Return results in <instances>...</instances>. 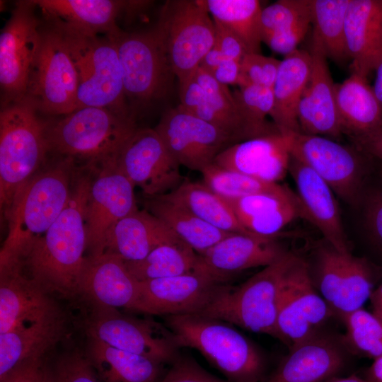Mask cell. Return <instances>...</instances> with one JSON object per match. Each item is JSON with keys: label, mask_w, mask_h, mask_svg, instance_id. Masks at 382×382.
I'll return each mask as SVG.
<instances>
[{"label": "cell", "mask_w": 382, "mask_h": 382, "mask_svg": "<svg viewBox=\"0 0 382 382\" xmlns=\"http://www.w3.org/2000/svg\"><path fill=\"white\" fill-rule=\"evenodd\" d=\"M91 182L89 176L79 178L64 210L21 260L30 277L48 291L66 297L79 294L87 259L85 211Z\"/></svg>", "instance_id": "6da1fadb"}, {"label": "cell", "mask_w": 382, "mask_h": 382, "mask_svg": "<svg viewBox=\"0 0 382 382\" xmlns=\"http://www.w3.org/2000/svg\"><path fill=\"white\" fill-rule=\"evenodd\" d=\"M75 159L64 158L35 173L16 194L4 213L8 233L0 252V266L21 261L67 204Z\"/></svg>", "instance_id": "7a4b0ae2"}, {"label": "cell", "mask_w": 382, "mask_h": 382, "mask_svg": "<svg viewBox=\"0 0 382 382\" xmlns=\"http://www.w3.org/2000/svg\"><path fill=\"white\" fill-rule=\"evenodd\" d=\"M50 22L59 32L77 71L76 109L105 108L133 117L126 103L122 69L113 36H100L58 20L50 19Z\"/></svg>", "instance_id": "3957f363"}, {"label": "cell", "mask_w": 382, "mask_h": 382, "mask_svg": "<svg viewBox=\"0 0 382 382\" xmlns=\"http://www.w3.org/2000/svg\"><path fill=\"white\" fill-rule=\"evenodd\" d=\"M180 348L197 350L230 382H258L265 361L247 337L223 320L198 314L165 316Z\"/></svg>", "instance_id": "277c9868"}, {"label": "cell", "mask_w": 382, "mask_h": 382, "mask_svg": "<svg viewBox=\"0 0 382 382\" xmlns=\"http://www.w3.org/2000/svg\"><path fill=\"white\" fill-rule=\"evenodd\" d=\"M0 112V204L4 213L17 192L35 174L50 151L47 124L25 96L2 105Z\"/></svg>", "instance_id": "5b68a950"}, {"label": "cell", "mask_w": 382, "mask_h": 382, "mask_svg": "<svg viewBox=\"0 0 382 382\" xmlns=\"http://www.w3.org/2000/svg\"><path fill=\"white\" fill-rule=\"evenodd\" d=\"M132 116L98 107H82L47 125L50 151L90 165L115 161L137 130Z\"/></svg>", "instance_id": "8992f818"}, {"label": "cell", "mask_w": 382, "mask_h": 382, "mask_svg": "<svg viewBox=\"0 0 382 382\" xmlns=\"http://www.w3.org/2000/svg\"><path fill=\"white\" fill-rule=\"evenodd\" d=\"M297 256L285 252L243 283L226 284L200 314L278 339L277 313L283 281Z\"/></svg>", "instance_id": "52a82bcc"}, {"label": "cell", "mask_w": 382, "mask_h": 382, "mask_svg": "<svg viewBox=\"0 0 382 382\" xmlns=\"http://www.w3.org/2000/svg\"><path fill=\"white\" fill-rule=\"evenodd\" d=\"M291 156L318 175L344 202L357 204L368 173V156L353 145L301 132L282 133Z\"/></svg>", "instance_id": "ba28073f"}, {"label": "cell", "mask_w": 382, "mask_h": 382, "mask_svg": "<svg viewBox=\"0 0 382 382\" xmlns=\"http://www.w3.org/2000/svg\"><path fill=\"white\" fill-rule=\"evenodd\" d=\"M155 30L178 82L195 71L214 44V22L202 0L166 1Z\"/></svg>", "instance_id": "9c48e42d"}, {"label": "cell", "mask_w": 382, "mask_h": 382, "mask_svg": "<svg viewBox=\"0 0 382 382\" xmlns=\"http://www.w3.org/2000/svg\"><path fill=\"white\" fill-rule=\"evenodd\" d=\"M121 66L126 98L146 103L163 97L175 76L156 30L112 35Z\"/></svg>", "instance_id": "30bf717a"}, {"label": "cell", "mask_w": 382, "mask_h": 382, "mask_svg": "<svg viewBox=\"0 0 382 382\" xmlns=\"http://www.w3.org/2000/svg\"><path fill=\"white\" fill-rule=\"evenodd\" d=\"M33 1L16 3L0 35L1 105L27 96L42 42V28Z\"/></svg>", "instance_id": "8fae6325"}, {"label": "cell", "mask_w": 382, "mask_h": 382, "mask_svg": "<svg viewBox=\"0 0 382 382\" xmlns=\"http://www.w3.org/2000/svg\"><path fill=\"white\" fill-rule=\"evenodd\" d=\"M78 74L57 29L50 22L42 28V42L33 69L28 93L38 110L65 115L76 108Z\"/></svg>", "instance_id": "7c38bea8"}, {"label": "cell", "mask_w": 382, "mask_h": 382, "mask_svg": "<svg viewBox=\"0 0 382 382\" xmlns=\"http://www.w3.org/2000/svg\"><path fill=\"white\" fill-rule=\"evenodd\" d=\"M96 311L86 322L88 337L163 364H172L180 355L175 335L165 324L124 315L115 308Z\"/></svg>", "instance_id": "4fadbf2b"}, {"label": "cell", "mask_w": 382, "mask_h": 382, "mask_svg": "<svg viewBox=\"0 0 382 382\" xmlns=\"http://www.w3.org/2000/svg\"><path fill=\"white\" fill-rule=\"evenodd\" d=\"M316 291L308 264L297 256L282 283L277 313L278 339L289 348L318 333L332 314Z\"/></svg>", "instance_id": "5bb4252c"}, {"label": "cell", "mask_w": 382, "mask_h": 382, "mask_svg": "<svg viewBox=\"0 0 382 382\" xmlns=\"http://www.w3.org/2000/svg\"><path fill=\"white\" fill-rule=\"evenodd\" d=\"M154 129L180 166L199 172L236 144L224 131L178 105L166 110Z\"/></svg>", "instance_id": "9a60e30c"}, {"label": "cell", "mask_w": 382, "mask_h": 382, "mask_svg": "<svg viewBox=\"0 0 382 382\" xmlns=\"http://www.w3.org/2000/svg\"><path fill=\"white\" fill-rule=\"evenodd\" d=\"M115 163L148 197L168 194L185 180L180 166L154 129L137 128L121 149Z\"/></svg>", "instance_id": "2e32d148"}, {"label": "cell", "mask_w": 382, "mask_h": 382, "mask_svg": "<svg viewBox=\"0 0 382 382\" xmlns=\"http://www.w3.org/2000/svg\"><path fill=\"white\" fill-rule=\"evenodd\" d=\"M100 166L98 175L91 182L85 211L88 257L103 254L112 228L139 209L134 186L117 167L115 160Z\"/></svg>", "instance_id": "e0dca14e"}, {"label": "cell", "mask_w": 382, "mask_h": 382, "mask_svg": "<svg viewBox=\"0 0 382 382\" xmlns=\"http://www.w3.org/2000/svg\"><path fill=\"white\" fill-rule=\"evenodd\" d=\"M226 284L199 265L186 274L139 281L141 312L164 316L200 314Z\"/></svg>", "instance_id": "ac0fdd59"}, {"label": "cell", "mask_w": 382, "mask_h": 382, "mask_svg": "<svg viewBox=\"0 0 382 382\" xmlns=\"http://www.w3.org/2000/svg\"><path fill=\"white\" fill-rule=\"evenodd\" d=\"M23 270L21 261L0 266V334L64 317L48 291Z\"/></svg>", "instance_id": "d6986e66"}, {"label": "cell", "mask_w": 382, "mask_h": 382, "mask_svg": "<svg viewBox=\"0 0 382 382\" xmlns=\"http://www.w3.org/2000/svg\"><path fill=\"white\" fill-rule=\"evenodd\" d=\"M79 294L96 308H124L141 312L139 281L128 270L125 260L113 253L87 257Z\"/></svg>", "instance_id": "ffe728a7"}, {"label": "cell", "mask_w": 382, "mask_h": 382, "mask_svg": "<svg viewBox=\"0 0 382 382\" xmlns=\"http://www.w3.org/2000/svg\"><path fill=\"white\" fill-rule=\"evenodd\" d=\"M289 173L296 187L303 219L313 224L329 245L342 253H350L335 192L318 175L291 156Z\"/></svg>", "instance_id": "44dd1931"}, {"label": "cell", "mask_w": 382, "mask_h": 382, "mask_svg": "<svg viewBox=\"0 0 382 382\" xmlns=\"http://www.w3.org/2000/svg\"><path fill=\"white\" fill-rule=\"evenodd\" d=\"M312 65L308 82L298 109L301 132L338 141L343 134L338 119L335 86L328 57L314 40L310 51Z\"/></svg>", "instance_id": "7402d4cb"}, {"label": "cell", "mask_w": 382, "mask_h": 382, "mask_svg": "<svg viewBox=\"0 0 382 382\" xmlns=\"http://www.w3.org/2000/svg\"><path fill=\"white\" fill-rule=\"evenodd\" d=\"M285 252L274 238L233 233L199 255V267L228 284L233 275L250 268L267 266Z\"/></svg>", "instance_id": "603a6c76"}, {"label": "cell", "mask_w": 382, "mask_h": 382, "mask_svg": "<svg viewBox=\"0 0 382 382\" xmlns=\"http://www.w3.org/2000/svg\"><path fill=\"white\" fill-rule=\"evenodd\" d=\"M291 154L280 132L256 137L228 147L214 163L258 180L279 183L289 173Z\"/></svg>", "instance_id": "cb8c5ba5"}, {"label": "cell", "mask_w": 382, "mask_h": 382, "mask_svg": "<svg viewBox=\"0 0 382 382\" xmlns=\"http://www.w3.org/2000/svg\"><path fill=\"white\" fill-rule=\"evenodd\" d=\"M345 362L339 345L316 333L290 348L267 382H327L335 378Z\"/></svg>", "instance_id": "d4e9b609"}, {"label": "cell", "mask_w": 382, "mask_h": 382, "mask_svg": "<svg viewBox=\"0 0 382 382\" xmlns=\"http://www.w3.org/2000/svg\"><path fill=\"white\" fill-rule=\"evenodd\" d=\"M345 33L352 72L367 77L382 59V0H350Z\"/></svg>", "instance_id": "484cf974"}, {"label": "cell", "mask_w": 382, "mask_h": 382, "mask_svg": "<svg viewBox=\"0 0 382 382\" xmlns=\"http://www.w3.org/2000/svg\"><path fill=\"white\" fill-rule=\"evenodd\" d=\"M228 202L243 228L261 237L274 238L295 219H303L296 194L286 186Z\"/></svg>", "instance_id": "4316f807"}, {"label": "cell", "mask_w": 382, "mask_h": 382, "mask_svg": "<svg viewBox=\"0 0 382 382\" xmlns=\"http://www.w3.org/2000/svg\"><path fill=\"white\" fill-rule=\"evenodd\" d=\"M335 102L343 134L349 139L382 132V105L367 77L356 72L335 83Z\"/></svg>", "instance_id": "83f0119b"}, {"label": "cell", "mask_w": 382, "mask_h": 382, "mask_svg": "<svg viewBox=\"0 0 382 382\" xmlns=\"http://www.w3.org/2000/svg\"><path fill=\"white\" fill-rule=\"evenodd\" d=\"M180 239L147 209H137L120 220L108 234L105 253L125 261L144 259L158 245Z\"/></svg>", "instance_id": "f1b7e54d"}, {"label": "cell", "mask_w": 382, "mask_h": 382, "mask_svg": "<svg viewBox=\"0 0 382 382\" xmlns=\"http://www.w3.org/2000/svg\"><path fill=\"white\" fill-rule=\"evenodd\" d=\"M46 18L61 21L78 29L100 35H114L121 30L116 19L125 8L141 1L114 0H33Z\"/></svg>", "instance_id": "f546056e"}, {"label": "cell", "mask_w": 382, "mask_h": 382, "mask_svg": "<svg viewBox=\"0 0 382 382\" xmlns=\"http://www.w3.org/2000/svg\"><path fill=\"white\" fill-rule=\"evenodd\" d=\"M311 65L310 52L301 49L281 60L272 87L274 107L270 115L280 133L301 132L298 109L310 78Z\"/></svg>", "instance_id": "4dcf8cb0"}, {"label": "cell", "mask_w": 382, "mask_h": 382, "mask_svg": "<svg viewBox=\"0 0 382 382\" xmlns=\"http://www.w3.org/2000/svg\"><path fill=\"white\" fill-rule=\"evenodd\" d=\"M262 42L284 57L299 49L311 25V0H279L262 8Z\"/></svg>", "instance_id": "1f68e13d"}, {"label": "cell", "mask_w": 382, "mask_h": 382, "mask_svg": "<svg viewBox=\"0 0 382 382\" xmlns=\"http://www.w3.org/2000/svg\"><path fill=\"white\" fill-rule=\"evenodd\" d=\"M64 317L0 334V379L20 365L45 357L62 338Z\"/></svg>", "instance_id": "d6a6232c"}, {"label": "cell", "mask_w": 382, "mask_h": 382, "mask_svg": "<svg viewBox=\"0 0 382 382\" xmlns=\"http://www.w3.org/2000/svg\"><path fill=\"white\" fill-rule=\"evenodd\" d=\"M86 356L101 382H158L163 364L88 337Z\"/></svg>", "instance_id": "836d02e7"}, {"label": "cell", "mask_w": 382, "mask_h": 382, "mask_svg": "<svg viewBox=\"0 0 382 382\" xmlns=\"http://www.w3.org/2000/svg\"><path fill=\"white\" fill-rule=\"evenodd\" d=\"M206 93L205 103L190 112L231 136L236 143L255 138L239 110L228 86L217 82L198 67L193 73Z\"/></svg>", "instance_id": "e575fe53"}, {"label": "cell", "mask_w": 382, "mask_h": 382, "mask_svg": "<svg viewBox=\"0 0 382 382\" xmlns=\"http://www.w3.org/2000/svg\"><path fill=\"white\" fill-rule=\"evenodd\" d=\"M146 207L199 255L231 233L205 223L165 195L148 197Z\"/></svg>", "instance_id": "d590c367"}, {"label": "cell", "mask_w": 382, "mask_h": 382, "mask_svg": "<svg viewBox=\"0 0 382 382\" xmlns=\"http://www.w3.org/2000/svg\"><path fill=\"white\" fill-rule=\"evenodd\" d=\"M163 195L217 229L228 233H250L241 225L229 202L204 183L185 180L175 190Z\"/></svg>", "instance_id": "8d00e7d4"}, {"label": "cell", "mask_w": 382, "mask_h": 382, "mask_svg": "<svg viewBox=\"0 0 382 382\" xmlns=\"http://www.w3.org/2000/svg\"><path fill=\"white\" fill-rule=\"evenodd\" d=\"M125 262L138 281H146L192 272L198 267L199 255L177 239L158 245L141 260Z\"/></svg>", "instance_id": "74e56055"}, {"label": "cell", "mask_w": 382, "mask_h": 382, "mask_svg": "<svg viewBox=\"0 0 382 382\" xmlns=\"http://www.w3.org/2000/svg\"><path fill=\"white\" fill-rule=\"evenodd\" d=\"M216 21L232 31L248 53H260L262 7L257 0H202Z\"/></svg>", "instance_id": "f35d334b"}, {"label": "cell", "mask_w": 382, "mask_h": 382, "mask_svg": "<svg viewBox=\"0 0 382 382\" xmlns=\"http://www.w3.org/2000/svg\"><path fill=\"white\" fill-rule=\"evenodd\" d=\"M350 0H311L312 40L328 58L337 63L349 59L345 42V24Z\"/></svg>", "instance_id": "ab89813d"}, {"label": "cell", "mask_w": 382, "mask_h": 382, "mask_svg": "<svg viewBox=\"0 0 382 382\" xmlns=\"http://www.w3.org/2000/svg\"><path fill=\"white\" fill-rule=\"evenodd\" d=\"M374 289V274L364 258L345 255L344 272L340 291L332 312L343 317L362 308Z\"/></svg>", "instance_id": "60d3db41"}, {"label": "cell", "mask_w": 382, "mask_h": 382, "mask_svg": "<svg viewBox=\"0 0 382 382\" xmlns=\"http://www.w3.org/2000/svg\"><path fill=\"white\" fill-rule=\"evenodd\" d=\"M200 173L203 183L227 201L260 193L277 192L285 187L279 183L265 182L224 168L214 163Z\"/></svg>", "instance_id": "b9f144b4"}, {"label": "cell", "mask_w": 382, "mask_h": 382, "mask_svg": "<svg viewBox=\"0 0 382 382\" xmlns=\"http://www.w3.org/2000/svg\"><path fill=\"white\" fill-rule=\"evenodd\" d=\"M233 94L242 117L255 138L279 132L274 123L266 120L274 107L272 88L246 84L238 86Z\"/></svg>", "instance_id": "7bdbcfd3"}, {"label": "cell", "mask_w": 382, "mask_h": 382, "mask_svg": "<svg viewBox=\"0 0 382 382\" xmlns=\"http://www.w3.org/2000/svg\"><path fill=\"white\" fill-rule=\"evenodd\" d=\"M346 342L357 352L374 359L382 356V320L360 308L342 317Z\"/></svg>", "instance_id": "ee69618b"}, {"label": "cell", "mask_w": 382, "mask_h": 382, "mask_svg": "<svg viewBox=\"0 0 382 382\" xmlns=\"http://www.w3.org/2000/svg\"><path fill=\"white\" fill-rule=\"evenodd\" d=\"M345 254L330 245L321 249L318 255L317 286L332 311L341 288Z\"/></svg>", "instance_id": "f6af8a7d"}, {"label": "cell", "mask_w": 382, "mask_h": 382, "mask_svg": "<svg viewBox=\"0 0 382 382\" xmlns=\"http://www.w3.org/2000/svg\"><path fill=\"white\" fill-rule=\"evenodd\" d=\"M50 382H101L86 355L74 351L50 368Z\"/></svg>", "instance_id": "bcb514c9"}, {"label": "cell", "mask_w": 382, "mask_h": 382, "mask_svg": "<svg viewBox=\"0 0 382 382\" xmlns=\"http://www.w3.org/2000/svg\"><path fill=\"white\" fill-rule=\"evenodd\" d=\"M281 60L260 53H248L241 61V79L238 86L253 84L272 88Z\"/></svg>", "instance_id": "7dc6e473"}, {"label": "cell", "mask_w": 382, "mask_h": 382, "mask_svg": "<svg viewBox=\"0 0 382 382\" xmlns=\"http://www.w3.org/2000/svg\"><path fill=\"white\" fill-rule=\"evenodd\" d=\"M158 382H230L209 374L190 357L179 356Z\"/></svg>", "instance_id": "c3c4849f"}, {"label": "cell", "mask_w": 382, "mask_h": 382, "mask_svg": "<svg viewBox=\"0 0 382 382\" xmlns=\"http://www.w3.org/2000/svg\"><path fill=\"white\" fill-rule=\"evenodd\" d=\"M364 224L375 245L382 253V190L374 189L364 199Z\"/></svg>", "instance_id": "681fc988"}, {"label": "cell", "mask_w": 382, "mask_h": 382, "mask_svg": "<svg viewBox=\"0 0 382 382\" xmlns=\"http://www.w3.org/2000/svg\"><path fill=\"white\" fill-rule=\"evenodd\" d=\"M0 382H50V367L44 357L33 359L16 368Z\"/></svg>", "instance_id": "f907efd6"}, {"label": "cell", "mask_w": 382, "mask_h": 382, "mask_svg": "<svg viewBox=\"0 0 382 382\" xmlns=\"http://www.w3.org/2000/svg\"><path fill=\"white\" fill-rule=\"evenodd\" d=\"M216 46L228 59L241 61L248 51L241 40L228 28L214 21Z\"/></svg>", "instance_id": "816d5d0a"}, {"label": "cell", "mask_w": 382, "mask_h": 382, "mask_svg": "<svg viewBox=\"0 0 382 382\" xmlns=\"http://www.w3.org/2000/svg\"><path fill=\"white\" fill-rule=\"evenodd\" d=\"M179 98L178 106L188 112H192L205 103V91L193 74L179 82Z\"/></svg>", "instance_id": "f5cc1de1"}, {"label": "cell", "mask_w": 382, "mask_h": 382, "mask_svg": "<svg viewBox=\"0 0 382 382\" xmlns=\"http://www.w3.org/2000/svg\"><path fill=\"white\" fill-rule=\"evenodd\" d=\"M209 74L222 85L238 86L241 74V61L226 59Z\"/></svg>", "instance_id": "db71d44e"}, {"label": "cell", "mask_w": 382, "mask_h": 382, "mask_svg": "<svg viewBox=\"0 0 382 382\" xmlns=\"http://www.w3.org/2000/svg\"><path fill=\"white\" fill-rule=\"evenodd\" d=\"M354 146L368 156L382 161V132L349 138Z\"/></svg>", "instance_id": "11a10c76"}, {"label": "cell", "mask_w": 382, "mask_h": 382, "mask_svg": "<svg viewBox=\"0 0 382 382\" xmlns=\"http://www.w3.org/2000/svg\"><path fill=\"white\" fill-rule=\"evenodd\" d=\"M226 59H228L225 57L221 52L216 46L213 45L202 58L199 67L210 73Z\"/></svg>", "instance_id": "9f6ffc18"}, {"label": "cell", "mask_w": 382, "mask_h": 382, "mask_svg": "<svg viewBox=\"0 0 382 382\" xmlns=\"http://www.w3.org/2000/svg\"><path fill=\"white\" fill-rule=\"evenodd\" d=\"M372 313L382 320V282L373 290L369 298Z\"/></svg>", "instance_id": "6f0895ef"}, {"label": "cell", "mask_w": 382, "mask_h": 382, "mask_svg": "<svg viewBox=\"0 0 382 382\" xmlns=\"http://www.w3.org/2000/svg\"><path fill=\"white\" fill-rule=\"evenodd\" d=\"M369 382H382V356L374 359L366 371Z\"/></svg>", "instance_id": "680465c9"}, {"label": "cell", "mask_w": 382, "mask_h": 382, "mask_svg": "<svg viewBox=\"0 0 382 382\" xmlns=\"http://www.w3.org/2000/svg\"><path fill=\"white\" fill-rule=\"evenodd\" d=\"M374 71H376V79L372 88L377 100L382 105V59Z\"/></svg>", "instance_id": "91938a15"}, {"label": "cell", "mask_w": 382, "mask_h": 382, "mask_svg": "<svg viewBox=\"0 0 382 382\" xmlns=\"http://www.w3.org/2000/svg\"><path fill=\"white\" fill-rule=\"evenodd\" d=\"M327 382H369L366 378H361L357 376L352 375L345 378H333Z\"/></svg>", "instance_id": "94428289"}]
</instances>
